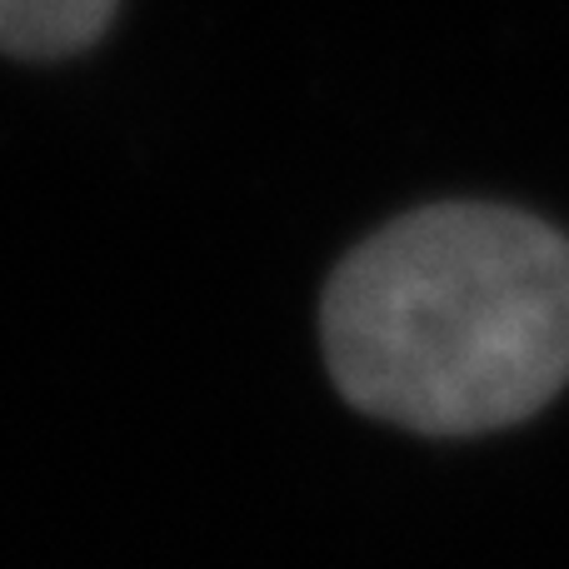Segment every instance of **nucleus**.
<instances>
[{
  "label": "nucleus",
  "mask_w": 569,
  "mask_h": 569,
  "mask_svg": "<svg viewBox=\"0 0 569 569\" xmlns=\"http://www.w3.org/2000/svg\"><path fill=\"white\" fill-rule=\"evenodd\" d=\"M320 350L350 410L395 430L535 420L569 385V236L490 200L410 210L325 280Z\"/></svg>",
  "instance_id": "f257e3e1"
},
{
  "label": "nucleus",
  "mask_w": 569,
  "mask_h": 569,
  "mask_svg": "<svg viewBox=\"0 0 569 569\" xmlns=\"http://www.w3.org/2000/svg\"><path fill=\"white\" fill-rule=\"evenodd\" d=\"M116 0H0V56L66 60L106 36Z\"/></svg>",
  "instance_id": "f03ea898"
}]
</instances>
